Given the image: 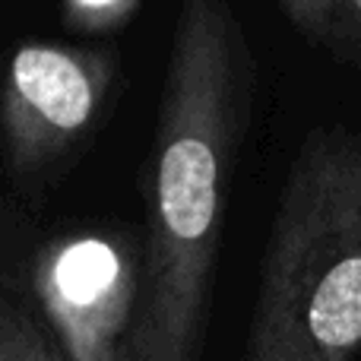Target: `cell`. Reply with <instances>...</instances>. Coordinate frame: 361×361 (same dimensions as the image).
<instances>
[{
  "label": "cell",
  "instance_id": "obj_1",
  "mask_svg": "<svg viewBox=\"0 0 361 361\" xmlns=\"http://www.w3.org/2000/svg\"><path fill=\"white\" fill-rule=\"evenodd\" d=\"M254 54L231 0H180L146 162V235L130 361H200Z\"/></svg>",
  "mask_w": 361,
  "mask_h": 361
},
{
  "label": "cell",
  "instance_id": "obj_2",
  "mask_svg": "<svg viewBox=\"0 0 361 361\" xmlns=\"http://www.w3.org/2000/svg\"><path fill=\"white\" fill-rule=\"evenodd\" d=\"M361 352V133H305L269 222L244 361H355Z\"/></svg>",
  "mask_w": 361,
  "mask_h": 361
},
{
  "label": "cell",
  "instance_id": "obj_3",
  "mask_svg": "<svg viewBox=\"0 0 361 361\" xmlns=\"http://www.w3.org/2000/svg\"><path fill=\"white\" fill-rule=\"evenodd\" d=\"M118 73L108 48L19 42L0 92L4 169L19 193H38L86 146Z\"/></svg>",
  "mask_w": 361,
  "mask_h": 361
},
{
  "label": "cell",
  "instance_id": "obj_4",
  "mask_svg": "<svg viewBox=\"0 0 361 361\" xmlns=\"http://www.w3.org/2000/svg\"><path fill=\"white\" fill-rule=\"evenodd\" d=\"M32 292L63 361H130L140 244L121 228H76L38 247Z\"/></svg>",
  "mask_w": 361,
  "mask_h": 361
},
{
  "label": "cell",
  "instance_id": "obj_5",
  "mask_svg": "<svg viewBox=\"0 0 361 361\" xmlns=\"http://www.w3.org/2000/svg\"><path fill=\"white\" fill-rule=\"evenodd\" d=\"M0 361H63V352L13 292L0 305Z\"/></svg>",
  "mask_w": 361,
  "mask_h": 361
},
{
  "label": "cell",
  "instance_id": "obj_6",
  "mask_svg": "<svg viewBox=\"0 0 361 361\" xmlns=\"http://www.w3.org/2000/svg\"><path fill=\"white\" fill-rule=\"evenodd\" d=\"M140 0H61L67 29L82 35H108L130 23Z\"/></svg>",
  "mask_w": 361,
  "mask_h": 361
},
{
  "label": "cell",
  "instance_id": "obj_7",
  "mask_svg": "<svg viewBox=\"0 0 361 361\" xmlns=\"http://www.w3.org/2000/svg\"><path fill=\"white\" fill-rule=\"evenodd\" d=\"M288 23L317 48H339V0H279Z\"/></svg>",
  "mask_w": 361,
  "mask_h": 361
},
{
  "label": "cell",
  "instance_id": "obj_8",
  "mask_svg": "<svg viewBox=\"0 0 361 361\" xmlns=\"http://www.w3.org/2000/svg\"><path fill=\"white\" fill-rule=\"evenodd\" d=\"M339 44L361 67V0H339Z\"/></svg>",
  "mask_w": 361,
  "mask_h": 361
}]
</instances>
